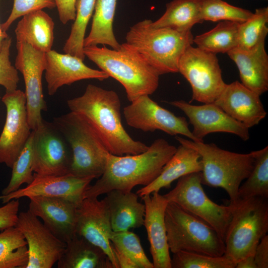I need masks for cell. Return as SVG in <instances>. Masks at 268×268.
<instances>
[{
    "mask_svg": "<svg viewBox=\"0 0 268 268\" xmlns=\"http://www.w3.org/2000/svg\"><path fill=\"white\" fill-rule=\"evenodd\" d=\"M71 112L81 116L113 155H134L148 146L133 139L122 124L121 102L114 91L89 84L80 96L67 101Z\"/></svg>",
    "mask_w": 268,
    "mask_h": 268,
    "instance_id": "1",
    "label": "cell"
},
{
    "mask_svg": "<svg viewBox=\"0 0 268 268\" xmlns=\"http://www.w3.org/2000/svg\"><path fill=\"white\" fill-rule=\"evenodd\" d=\"M176 149L165 139L157 138L139 154L118 156L110 153L103 174L87 189L84 199L98 198L113 190L132 191L137 185L150 184Z\"/></svg>",
    "mask_w": 268,
    "mask_h": 268,
    "instance_id": "2",
    "label": "cell"
},
{
    "mask_svg": "<svg viewBox=\"0 0 268 268\" xmlns=\"http://www.w3.org/2000/svg\"><path fill=\"white\" fill-rule=\"evenodd\" d=\"M83 53L100 70L123 86L130 102L140 96L152 94L159 86L157 71L125 43L118 50L105 46L84 47Z\"/></svg>",
    "mask_w": 268,
    "mask_h": 268,
    "instance_id": "3",
    "label": "cell"
},
{
    "mask_svg": "<svg viewBox=\"0 0 268 268\" xmlns=\"http://www.w3.org/2000/svg\"><path fill=\"white\" fill-rule=\"evenodd\" d=\"M152 21L144 19L131 27L125 43L139 53L160 75L178 72L182 56L194 43L191 31L155 28Z\"/></svg>",
    "mask_w": 268,
    "mask_h": 268,
    "instance_id": "4",
    "label": "cell"
},
{
    "mask_svg": "<svg viewBox=\"0 0 268 268\" xmlns=\"http://www.w3.org/2000/svg\"><path fill=\"white\" fill-rule=\"evenodd\" d=\"M53 123L71 150L68 175L93 179L100 178L110 153L93 129L81 116L71 111L54 118Z\"/></svg>",
    "mask_w": 268,
    "mask_h": 268,
    "instance_id": "5",
    "label": "cell"
},
{
    "mask_svg": "<svg viewBox=\"0 0 268 268\" xmlns=\"http://www.w3.org/2000/svg\"><path fill=\"white\" fill-rule=\"evenodd\" d=\"M175 138L179 143L192 148L199 154L202 165V184L223 189L228 195L230 201H236L241 183L253 168V152L235 153L222 149L214 143L195 142L179 136Z\"/></svg>",
    "mask_w": 268,
    "mask_h": 268,
    "instance_id": "6",
    "label": "cell"
},
{
    "mask_svg": "<svg viewBox=\"0 0 268 268\" xmlns=\"http://www.w3.org/2000/svg\"><path fill=\"white\" fill-rule=\"evenodd\" d=\"M231 218L224 239V254L236 263L249 255L268 231V199L252 197L230 201Z\"/></svg>",
    "mask_w": 268,
    "mask_h": 268,
    "instance_id": "7",
    "label": "cell"
},
{
    "mask_svg": "<svg viewBox=\"0 0 268 268\" xmlns=\"http://www.w3.org/2000/svg\"><path fill=\"white\" fill-rule=\"evenodd\" d=\"M165 223L169 250L218 257L225 251L224 241L216 231L202 220L168 202Z\"/></svg>",
    "mask_w": 268,
    "mask_h": 268,
    "instance_id": "8",
    "label": "cell"
},
{
    "mask_svg": "<svg viewBox=\"0 0 268 268\" xmlns=\"http://www.w3.org/2000/svg\"><path fill=\"white\" fill-rule=\"evenodd\" d=\"M168 202L175 203L212 227L224 241L231 218L232 207L212 201L202 187L201 172L188 174L178 179L176 186L163 195Z\"/></svg>",
    "mask_w": 268,
    "mask_h": 268,
    "instance_id": "9",
    "label": "cell"
},
{
    "mask_svg": "<svg viewBox=\"0 0 268 268\" xmlns=\"http://www.w3.org/2000/svg\"><path fill=\"white\" fill-rule=\"evenodd\" d=\"M178 72L189 82L193 100L213 103L226 85L215 54L192 45L182 56Z\"/></svg>",
    "mask_w": 268,
    "mask_h": 268,
    "instance_id": "10",
    "label": "cell"
},
{
    "mask_svg": "<svg viewBox=\"0 0 268 268\" xmlns=\"http://www.w3.org/2000/svg\"><path fill=\"white\" fill-rule=\"evenodd\" d=\"M34 175L38 176L68 174L72 155L69 145L53 122L44 120L32 130Z\"/></svg>",
    "mask_w": 268,
    "mask_h": 268,
    "instance_id": "11",
    "label": "cell"
},
{
    "mask_svg": "<svg viewBox=\"0 0 268 268\" xmlns=\"http://www.w3.org/2000/svg\"><path fill=\"white\" fill-rule=\"evenodd\" d=\"M15 67L23 75L29 125L35 130L43 123L42 111L47 110L44 99L42 75L46 68V53L29 44L16 42Z\"/></svg>",
    "mask_w": 268,
    "mask_h": 268,
    "instance_id": "12",
    "label": "cell"
},
{
    "mask_svg": "<svg viewBox=\"0 0 268 268\" xmlns=\"http://www.w3.org/2000/svg\"><path fill=\"white\" fill-rule=\"evenodd\" d=\"M127 124L143 132L160 130L171 135L181 134L190 140L199 142L189 128L186 118L175 115L143 95L131 102L123 109Z\"/></svg>",
    "mask_w": 268,
    "mask_h": 268,
    "instance_id": "13",
    "label": "cell"
},
{
    "mask_svg": "<svg viewBox=\"0 0 268 268\" xmlns=\"http://www.w3.org/2000/svg\"><path fill=\"white\" fill-rule=\"evenodd\" d=\"M6 116L0 135V164L11 168L32 132L28 121L24 92L5 91L1 98Z\"/></svg>",
    "mask_w": 268,
    "mask_h": 268,
    "instance_id": "14",
    "label": "cell"
},
{
    "mask_svg": "<svg viewBox=\"0 0 268 268\" xmlns=\"http://www.w3.org/2000/svg\"><path fill=\"white\" fill-rule=\"evenodd\" d=\"M15 226L27 243L28 261L25 268H51L64 253L66 243L55 236L28 210L18 214Z\"/></svg>",
    "mask_w": 268,
    "mask_h": 268,
    "instance_id": "15",
    "label": "cell"
},
{
    "mask_svg": "<svg viewBox=\"0 0 268 268\" xmlns=\"http://www.w3.org/2000/svg\"><path fill=\"white\" fill-rule=\"evenodd\" d=\"M183 112L193 126L192 133L199 142L206 135L216 132L235 134L242 140L249 139V129L235 120L214 103L194 105L184 100L167 102Z\"/></svg>",
    "mask_w": 268,
    "mask_h": 268,
    "instance_id": "16",
    "label": "cell"
},
{
    "mask_svg": "<svg viewBox=\"0 0 268 268\" xmlns=\"http://www.w3.org/2000/svg\"><path fill=\"white\" fill-rule=\"evenodd\" d=\"M112 231L108 207L104 200L87 198L78 205L75 232L100 247L108 256L113 268H119L110 240Z\"/></svg>",
    "mask_w": 268,
    "mask_h": 268,
    "instance_id": "17",
    "label": "cell"
},
{
    "mask_svg": "<svg viewBox=\"0 0 268 268\" xmlns=\"http://www.w3.org/2000/svg\"><path fill=\"white\" fill-rule=\"evenodd\" d=\"M34 177L32 182L26 187L6 195H1L0 201L6 203L12 200L22 197L40 196L64 198L79 205L84 199V194L93 180L70 175L45 176L34 175Z\"/></svg>",
    "mask_w": 268,
    "mask_h": 268,
    "instance_id": "18",
    "label": "cell"
},
{
    "mask_svg": "<svg viewBox=\"0 0 268 268\" xmlns=\"http://www.w3.org/2000/svg\"><path fill=\"white\" fill-rule=\"evenodd\" d=\"M28 211L40 218L44 225L62 241L67 243L75 234L78 205L64 198L30 196Z\"/></svg>",
    "mask_w": 268,
    "mask_h": 268,
    "instance_id": "19",
    "label": "cell"
},
{
    "mask_svg": "<svg viewBox=\"0 0 268 268\" xmlns=\"http://www.w3.org/2000/svg\"><path fill=\"white\" fill-rule=\"evenodd\" d=\"M45 54V78L49 95H54L65 85H70L81 80L95 79L103 81L109 77L104 71L88 67L83 60L77 57L52 50Z\"/></svg>",
    "mask_w": 268,
    "mask_h": 268,
    "instance_id": "20",
    "label": "cell"
},
{
    "mask_svg": "<svg viewBox=\"0 0 268 268\" xmlns=\"http://www.w3.org/2000/svg\"><path fill=\"white\" fill-rule=\"evenodd\" d=\"M141 198L145 206L143 226L150 244L153 268H171L165 223V212L168 201L159 192Z\"/></svg>",
    "mask_w": 268,
    "mask_h": 268,
    "instance_id": "21",
    "label": "cell"
},
{
    "mask_svg": "<svg viewBox=\"0 0 268 268\" xmlns=\"http://www.w3.org/2000/svg\"><path fill=\"white\" fill-rule=\"evenodd\" d=\"M260 96L241 82L235 81L226 84L213 103L231 117L250 128L259 124L267 115Z\"/></svg>",
    "mask_w": 268,
    "mask_h": 268,
    "instance_id": "22",
    "label": "cell"
},
{
    "mask_svg": "<svg viewBox=\"0 0 268 268\" xmlns=\"http://www.w3.org/2000/svg\"><path fill=\"white\" fill-rule=\"evenodd\" d=\"M266 38L249 50L236 47L227 54L236 64L241 83L259 96L268 90V55Z\"/></svg>",
    "mask_w": 268,
    "mask_h": 268,
    "instance_id": "23",
    "label": "cell"
},
{
    "mask_svg": "<svg viewBox=\"0 0 268 268\" xmlns=\"http://www.w3.org/2000/svg\"><path fill=\"white\" fill-rule=\"evenodd\" d=\"M103 199L109 213L113 231L129 230L143 226L145 206L132 191L113 190Z\"/></svg>",
    "mask_w": 268,
    "mask_h": 268,
    "instance_id": "24",
    "label": "cell"
},
{
    "mask_svg": "<svg viewBox=\"0 0 268 268\" xmlns=\"http://www.w3.org/2000/svg\"><path fill=\"white\" fill-rule=\"evenodd\" d=\"M201 170L199 154L192 148L180 143L159 176L150 184L139 189L136 194L141 198L159 192L162 188H169L175 180L188 174Z\"/></svg>",
    "mask_w": 268,
    "mask_h": 268,
    "instance_id": "25",
    "label": "cell"
},
{
    "mask_svg": "<svg viewBox=\"0 0 268 268\" xmlns=\"http://www.w3.org/2000/svg\"><path fill=\"white\" fill-rule=\"evenodd\" d=\"M19 21L15 29L16 42H24L37 50L47 53L54 42V22L43 10L27 13Z\"/></svg>",
    "mask_w": 268,
    "mask_h": 268,
    "instance_id": "26",
    "label": "cell"
},
{
    "mask_svg": "<svg viewBox=\"0 0 268 268\" xmlns=\"http://www.w3.org/2000/svg\"><path fill=\"white\" fill-rule=\"evenodd\" d=\"M57 263L58 268H113L102 249L76 234L66 243Z\"/></svg>",
    "mask_w": 268,
    "mask_h": 268,
    "instance_id": "27",
    "label": "cell"
},
{
    "mask_svg": "<svg viewBox=\"0 0 268 268\" xmlns=\"http://www.w3.org/2000/svg\"><path fill=\"white\" fill-rule=\"evenodd\" d=\"M117 0H96L90 31L85 37L83 46L108 45L118 50L121 44L117 40L113 24Z\"/></svg>",
    "mask_w": 268,
    "mask_h": 268,
    "instance_id": "28",
    "label": "cell"
},
{
    "mask_svg": "<svg viewBox=\"0 0 268 268\" xmlns=\"http://www.w3.org/2000/svg\"><path fill=\"white\" fill-rule=\"evenodd\" d=\"M200 0H173L166 5L164 14L151 22L155 28H168L181 32L191 31L194 25L201 23Z\"/></svg>",
    "mask_w": 268,
    "mask_h": 268,
    "instance_id": "29",
    "label": "cell"
},
{
    "mask_svg": "<svg viewBox=\"0 0 268 268\" xmlns=\"http://www.w3.org/2000/svg\"><path fill=\"white\" fill-rule=\"evenodd\" d=\"M239 24L222 21L209 31L194 37L197 47L214 54L227 53L236 48Z\"/></svg>",
    "mask_w": 268,
    "mask_h": 268,
    "instance_id": "30",
    "label": "cell"
},
{
    "mask_svg": "<svg viewBox=\"0 0 268 268\" xmlns=\"http://www.w3.org/2000/svg\"><path fill=\"white\" fill-rule=\"evenodd\" d=\"M28 261L27 243L16 227L0 233V268H25Z\"/></svg>",
    "mask_w": 268,
    "mask_h": 268,
    "instance_id": "31",
    "label": "cell"
},
{
    "mask_svg": "<svg viewBox=\"0 0 268 268\" xmlns=\"http://www.w3.org/2000/svg\"><path fill=\"white\" fill-rule=\"evenodd\" d=\"M253 152L254 165L246 181L240 186L237 199L252 197L268 199V146Z\"/></svg>",
    "mask_w": 268,
    "mask_h": 268,
    "instance_id": "32",
    "label": "cell"
},
{
    "mask_svg": "<svg viewBox=\"0 0 268 268\" xmlns=\"http://www.w3.org/2000/svg\"><path fill=\"white\" fill-rule=\"evenodd\" d=\"M96 0H77L76 16L63 48L65 53L84 60L83 43L86 28L94 10Z\"/></svg>",
    "mask_w": 268,
    "mask_h": 268,
    "instance_id": "33",
    "label": "cell"
},
{
    "mask_svg": "<svg viewBox=\"0 0 268 268\" xmlns=\"http://www.w3.org/2000/svg\"><path fill=\"white\" fill-rule=\"evenodd\" d=\"M268 7L257 8L252 16L239 24L238 48L249 50L257 45L268 33Z\"/></svg>",
    "mask_w": 268,
    "mask_h": 268,
    "instance_id": "34",
    "label": "cell"
},
{
    "mask_svg": "<svg viewBox=\"0 0 268 268\" xmlns=\"http://www.w3.org/2000/svg\"><path fill=\"white\" fill-rule=\"evenodd\" d=\"M201 15L203 21H230L242 23L253 15L251 11L222 0H200Z\"/></svg>",
    "mask_w": 268,
    "mask_h": 268,
    "instance_id": "35",
    "label": "cell"
},
{
    "mask_svg": "<svg viewBox=\"0 0 268 268\" xmlns=\"http://www.w3.org/2000/svg\"><path fill=\"white\" fill-rule=\"evenodd\" d=\"M32 166L33 141L31 132L11 168V179L7 186L2 190L1 195H6L17 190L23 184L29 185L32 183L34 179Z\"/></svg>",
    "mask_w": 268,
    "mask_h": 268,
    "instance_id": "36",
    "label": "cell"
},
{
    "mask_svg": "<svg viewBox=\"0 0 268 268\" xmlns=\"http://www.w3.org/2000/svg\"><path fill=\"white\" fill-rule=\"evenodd\" d=\"M110 240L112 245L133 261L138 268H153L145 255L139 237L129 230L112 231Z\"/></svg>",
    "mask_w": 268,
    "mask_h": 268,
    "instance_id": "37",
    "label": "cell"
},
{
    "mask_svg": "<svg viewBox=\"0 0 268 268\" xmlns=\"http://www.w3.org/2000/svg\"><path fill=\"white\" fill-rule=\"evenodd\" d=\"M171 268H235L236 263L224 254L214 257L180 251L173 254Z\"/></svg>",
    "mask_w": 268,
    "mask_h": 268,
    "instance_id": "38",
    "label": "cell"
},
{
    "mask_svg": "<svg viewBox=\"0 0 268 268\" xmlns=\"http://www.w3.org/2000/svg\"><path fill=\"white\" fill-rule=\"evenodd\" d=\"M11 43V38L8 36L5 38L0 51V85L6 91L16 89L19 81L18 71L10 60Z\"/></svg>",
    "mask_w": 268,
    "mask_h": 268,
    "instance_id": "39",
    "label": "cell"
},
{
    "mask_svg": "<svg viewBox=\"0 0 268 268\" xmlns=\"http://www.w3.org/2000/svg\"><path fill=\"white\" fill-rule=\"evenodd\" d=\"M56 7L54 0H13V7L10 15L1 25V30L6 32L12 23L18 18L30 12L50 9Z\"/></svg>",
    "mask_w": 268,
    "mask_h": 268,
    "instance_id": "40",
    "label": "cell"
},
{
    "mask_svg": "<svg viewBox=\"0 0 268 268\" xmlns=\"http://www.w3.org/2000/svg\"><path fill=\"white\" fill-rule=\"evenodd\" d=\"M19 199L10 201L0 207V231L15 226L18 216Z\"/></svg>",
    "mask_w": 268,
    "mask_h": 268,
    "instance_id": "41",
    "label": "cell"
},
{
    "mask_svg": "<svg viewBox=\"0 0 268 268\" xmlns=\"http://www.w3.org/2000/svg\"><path fill=\"white\" fill-rule=\"evenodd\" d=\"M59 19L63 24L74 21L76 16L77 0H54Z\"/></svg>",
    "mask_w": 268,
    "mask_h": 268,
    "instance_id": "42",
    "label": "cell"
},
{
    "mask_svg": "<svg viewBox=\"0 0 268 268\" xmlns=\"http://www.w3.org/2000/svg\"><path fill=\"white\" fill-rule=\"evenodd\" d=\"M254 260L257 268H268V235L264 236L254 252Z\"/></svg>",
    "mask_w": 268,
    "mask_h": 268,
    "instance_id": "43",
    "label": "cell"
},
{
    "mask_svg": "<svg viewBox=\"0 0 268 268\" xmlns=\"http://www.w3.org/2000/svg\"><path fill=\"white\" fill-rule=\"evenodd\" d=\"M111 246L116 257L119 268H138L133 261L115 248L112 244Z\"/></svg>",
    "mask_w": 268,
    "mask_h": 268,
    "instance_id": "44",
    "label": "cell"
},
{
    "mask_svg": "<svg viewBox=\"0 0 268 268\" xmlns=\"http://www.w3.org/2000/svg\"><path fill=\"white\" fill-rule=\"evenodd\" d=\"M235 268H257L254 260V255H249L239 260Z\"/></svg>",
    "mask_w": 268,
    "mask_h": 268,
    "instance_id": "45",
    "label": "cell"
},
{
    "mask_svg": "<svg viewBox=\"0 0 268 268\" xmlns=\"http://www.w3.org/2000/svg\"><path fill=\"white\" fill-rule=\"evenodd\" d=\"M8 37V36L6 32L1 30L0 25V51L4 40Z\"/></svg>",
    "mask_w": 268,
    "mask_h": 268,
    "instance_id": "46",
    "label": "cell"
},
{
    "mask_svg": "<svg viewBox=\"0 0 268 268\" xmlns=\"http://www.w3.org/2000/svg\"><path fill=\"white\" fill-rule=\"evenodd\" d=\"M1 98V96H0V99Z\"/></svg>",
    "mask_w": 268,
    "mask_h": 268,
    "instance_id": "47",
    "label": "cell"
}]
</instances>
